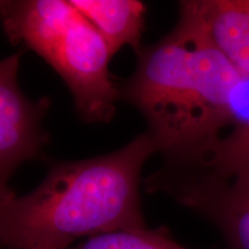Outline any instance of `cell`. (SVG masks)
I'll use <instances>...</instances> for the list:
<instances>
[{
  "instance_id": "7a4b0ae2",
  "label": "cell",
  "mask_w": 249,
  "mask_h": 249,
  "mask_svg": "<svg viewBox=\"0 0 249 249\" xmlns=\"http://www.w3.org/2000/svg\"><path fill=\"white\" fill-rule=\"evenodd\" d=\"M156 152L144 132L110 154L54 164L26 195L0 192V247L66 249L85 236L147 227L140 185Z\"/></svg>"
},
{
  "instance_id": "6da1fadb",
  "label": "cell",
  "mask_w": 249,
  "mask_h": 249,
  "mask_svg": "<svg viewBox=\"0 0 249 249\" xmlns=\"http://www.w3.org/2000/svg\"><path fill=\"white\" fill-rule=\"evenodd\" d=\"M239 77L208 36L194 0H187L173 29L136 51L135 70L119 86V97L144 117L164 160H185L227 132V103Z\"/></svg>"
},
{
  "instance_id": "ba28073f",
  "label": "cell",
  "mask_w": 249,
  "mask_h": 249,
  "mask_svg": "<svg viewBox=\"0 0 249 249\" xmlns=\"http://www.w3.org/2000/svg\"><path fill=\"white\" fill-rule=\"evenodd\" d=\"M176 163L197 165L222 174L249 169V133L229 130L209 149Z\"/></svg>"
},
{
  "instance_id": "8992f818",
  "label": "cell",
  "mask_w": 249,
  "mask_h": 249,
  "mask_svg": "<svg viewBox=\"0 0 249 249\" xmlns=\"http://www.w3.org/2000/svg\"><path fill=\"white\" fill-rule=\"evenodd\" d=\"M213 45L249 76V0H194Z\"/></svg>"
},
{
  "instance_id": "9c48e42d",
  "label": "cell",
  "mask_w": 249,
  "mask_h": 249,
  "mask_svg": "<svg viewBox=\"0 0 249 249\" xmlns=\"http://www.w3.org/2000/svg\"><path fill=\"white\" fill-rule=\"evenodd\" d=\"M66 249H189L171 238L169 231L160 229L119 230L91 236Z\"/></svg>"
},
{
  "instance_id": "5b68a950",
  "label": "cell",
  "mask_w": 249,
  "mask_h": 249,
  "mask_svg": "<svg viewBox=\"0 0 249 249\" xmlns=\"http://www.w3.org/2000/svg\"><path fill=\"white\" fill-rule=\"evenodd\" d=\"M22 52L0 60V192L20 165L35 160L48 143L43 120L50 107L46 98L31 101L18 85Z\"/></svg>"
},
{
  "instance_id": "277c9868",
  "label": "cell",
  "mask_w": 249,
  "mask_h": 249,
  "mask_svg": "<svg viewBox=\"0 0 249 249\" xmlns=\"http://www.w3.org/2000/svg\"><path fill=\"white\" fill-rule=\"evenodd\" d=\"M143 185L147 192L170 196L213 224L227 249H249V169L222 174L164 161Z\"/></svg>"
},
{
  "instance_id": "52a82bcc",
  "label": "cell",
  "mask_w": 249,
  "mask_h": 249,
  "mask_svg": "<svg viewBox=\"0 0 249 249\" xmlns=\"http://www.w3.org/2000/svg\"><path fill=\"white\" fill-rule=\"evenodd\" d=\"M71 4L101 34L114 54L128 45L142 48L145 5L138 0H70Z\"/></svg>"
},
{
  "instance_id": "30bf717a",
  "label": "cell",
  "mask_w": 249,
  "mask_h": 249,
  "mask_svg": "<svg viewBox=\"0 0 249 249\" xmlns=\"http://www.w3.org/2000/svg\"><path fill=\"white\" fill-rule=\"evenodd\" d=\"M229 130L249 133V76L241 75L230 92L227 103Z\"/></svg>"
},
{
  "instance_id": "3957f363",
  "label": "cell",
  "mask_w": 249,
  "mask_h": 249,
  "mask_svg": "<svg viewBox=\"0 0 249 249\" xmlns=\"http://www.w3.org/2000/svg\"><path fill=\"white\" fill-rule=\"evenodd\" d=\"M0 23L13 44L45 60L66 83L81 119L107 124L119 101L110 49L70 0H0Z\"/></svg>"
}]
</instances>
